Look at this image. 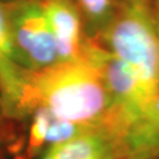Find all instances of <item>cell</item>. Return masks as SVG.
<instances>
[{"mask_svg": "<svg viewBox=\"0 0 159 159\" xmlns=\"http://www.w3.org/2000/svg\"><path fill=\"white\" fill-rule=\"evenodd\" d=\"M105 33L107 50L131 68L154 99L159 94V32L148 0H125Z\"/></svg>", "mask_w": 159, "mask_h": 159, "instance_id": "7a4b0ae2", "label": "cell"}, {"mask_svg": "<svg viewBox=\"0 0 159 159\" xmlns=\"http://www.w3.org/2000/svg\"><path fill=\"white\" fill-rule=\"evenodd\" d=\"M50 25L59 61L81 57L84 43L81 39L80 13L71 0H37Z\"/></svg>", "mask_w": 159, "mask_h": 159, "instance_id": "5b68a950", "label": "cell"}, {"mask_svg": "<svg viewBox=\"0 0 159 159\" xmlns=\"http://www.w3.org/2000/svg\"><path fill=\"white\" fill-rule=\"evenodd\" d=\"M91 32L106 31L113 18V0H78Z\"/></svg>", "mask_w": 159, "mask_h": 159, "instance_id": "52a82bcc", "label": "cell"}, {"mask_svg": "<svg viewBox=\"0 0 159 159\" xmlns=\"http://www.w3.org/2000/svg\"><path fill=\"white\" fill-rule=\"evenodd\" d=\"M144 120L148 130L159 142V94L150 104L148 111L144 116Z\"/></svg>", "mask_w": 159, "mask_h": 159, "instance_id": "9c48e42d", "label": "cell"}, {"mask_svg": "<svg viewBox=\"0 0 159 159\" xmlns=\"http://www.w3.org/2000/svg\"><path fill=\"white\" fill-rule=\"evenodd\" d=\"M4 114V106H2V102H1V97H0V119Z\"/></svg>", "mask_w": 159, "mask_h": 159, "instance_id": "8fae6325", "label": "cell"}, {"mask_svg": "<svg viewBox=\"0 0 159 159\" xmlns=\"http://www.w3.org/2000/svg\"><path fill=\"white\" fill-rule=\"evenodd\" d=\"M52 113L45 107H38L33 111V119L30 129L29 150L37 152L44 146H47V133Z\"/></svg>", "mask_w": 159, "mask_h": 159, "instance_id": "ba28073f", "label": "cell"}, {"mask_svg": "<svg viewBox=\"0 0 159 159\" xmlns=\"http://www.w3.org/2000/svg\"><path fill=\"white\" fill-rule=\"evenodd\" d=\"M38 107L47 108L60 119L102 130L112 110V99L99 70L81 54L29 72L24 113Z\"/></svg>", "mask_w": 159, "mask_h": 159, "instance_id": "6da1fadb", "label": "cell"}, {"mask_svg": "<svg viewBox=\"0 0 159 159\" xmlns=\"http://www.w3.org/2000/svg\"><path fill=\"white\" fill-rule=\"evenodd\" d=\"M29 71L21 66L13 44L5 5L0 0V97L4 112L24 113Z\"/></svg>", "mask_w": 159, "mask_h": 159, "instance_id": "277c9868", "label": "cell"}, {"mask_svg": "<svg viewBox=\"0 0 159 159\" xmlns=\"http://www.w3.org/2000/svg\"><path fill=\"white\" fill-rule=\"evenodd\" d=\"M113 142L102 130H94L51 146L40 159H112Z\"/></svg>", "mask_w": 159, "mask_h": 159, "instance_id": "8992f818", "label": "cell"}, {"mask_svg": "<svg viewBox=\"0 0 159 159\" xmlns=\"http://www.w3.org/2000/svg\"><path fill=\"white\" fill-rule=\"evenodd\" d=\"M154 17H156V23H157V29H158V32H159V0H157V12H156V14H154Z\"/></svg>", "mask_w": 159, "mask_h": 159, "instance_id": "30bf717a", "label": "cell"}, {"mask_svg": "<svg viewBox=\"0 0 159 159\" xmlns=\"http://www.w3.org/2000/svg\"><path fill=\"white\" fill-rule=\"evenodd\" d=\"M2 2L21 66L29 72H35L59 63L56 40L38 1L6 0Z\"/></svg>", "mask_w": 159, "mask_h": 159, "instance_id": "3957f363", "label": "cell"}]
</instances>
